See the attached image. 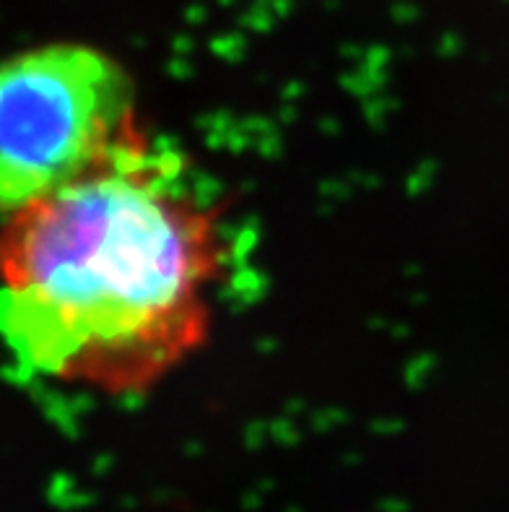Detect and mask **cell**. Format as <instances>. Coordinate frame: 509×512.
<instances>
[{
  "label": "cell",
  "instance_id": "6da1fadb",
  "mask_svg": "<svg viewBox=\"0 0 509 512\" xmlns=\"http://www.w3.org/2000/svg\"><path fill=\"white\" fill-rule=\"evenodd\" d=\"M216 216L138 133L99 167L6 214L0 341L34 375L141 390L203 341Z\"/></svg>",
  "mask_w": 509,
  "mask_h": 512
},
{
  "label": "cell",
  "instance_id": "7a4b0ae2",
  "mask_svg": "<svg viewBox=\"0 0 509 512\" xmlns=\"http://www.w3.org/2000/svg\"><path fill=\"white\" fill-rule=\"evenodd\" d=\"M133 81L97 47L52 42L0 63V214L84 177L133 136Z\"/></svg>",
  "mask_w": 509,
  "mask_h": 512
}]
</instances>
